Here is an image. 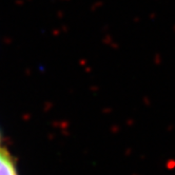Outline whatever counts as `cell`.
I'll return each mask as SVG.
<instances>
[{"mask_svg": "<svg viewBox=\"0 0 175 175\" xmlns=\"http://www.w3.org/2000/svg\"><path fill=\"white\" fill-rule=\"evenodd\" d=\"M0 175H16L15 167L11 157L2 150H0Z\"/></svg>", "mask_w": 175, "mask_h": 175, "instance_id": "obj_1", "label": "cell"}]
</instances>
